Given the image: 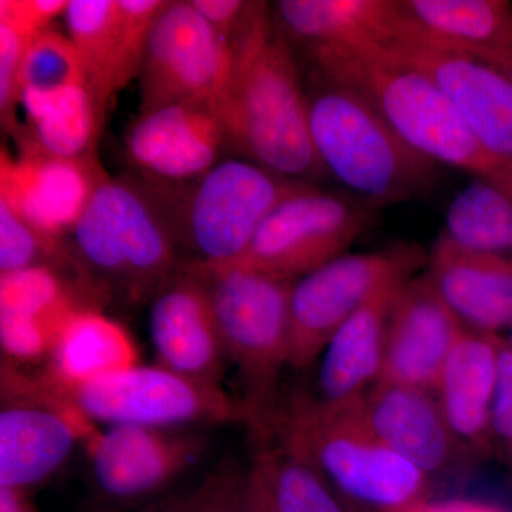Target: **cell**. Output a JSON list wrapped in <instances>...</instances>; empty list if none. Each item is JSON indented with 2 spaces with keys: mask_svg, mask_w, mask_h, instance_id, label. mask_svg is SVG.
<instances>
[{
  "mask_svg": "<svg viewBox=\"0 0 512 512\" xmlns=\"http://www.w3.org/2000/svg\"><path fill=\"white\" fill-rule=\"evenodd\" d=\"M0 512H40L32 494L0 488Z\"/></svg>",
  "mask_w": 512,
  "mask_h": 512,
  "instance_id": "74e56055",
  "label": "cell"
},
{
  "mask_svg": "<svg viewBox=\"0 0 512 512\" xmlns=\"http://www.w3.org/2000/svg\"><path fill=\"white\" fill-rule=\"evenodd\" d=\"M245 476L247 470L221 467L163 512H244Z\"/></svg>",
  "mask_w": 512,
  "mask_h": 512,
  "instance_id": "836d02e7",
  "label": "cell"
},
{
  "mask_svg": "<svg viewBox=\"0 0 512 512\" xmlns=\"http://www.w3.org/2000/svg\"><path fill=\"white\" fill-rule=\"evenodd\" d=\"M426 512H507L493 505L477 503V501L451 500L443 503L424 505Z\"/></svg>",
  "mask_w": 512,
  "mask_h": 512,
  "instance_id": "f35d334b",
  "label": "cell"
},
{
  "mask_svg": "<svg viewBox=\"0 0 512 512\" xmlns=\"http://www.w3.org/2000/svg\"><path fill=\"white\" fill-rule=\"evenodd\" d=\"M412 276L413 272L393 276L340 326L319 357L315 396H303L313 402L345 404L359 400L377 383L394 295Z\"/></svg>",
  "mask_w": 512,
  "mask_h": 512,
  "instance_id": "603a6c76",
  "label": "cell"
},
{
  "mask_svg": "<svg viewBox=\"0 0 512 512\" xmlns=\"http://www.w3.org/2000/svg\"><path fill=\"white\" fill-rule=\"evenodd\" d=\"M66 239L93 296L114 286L131 301L153 298L181 265L167 204L153 185L136 178H106Z\"/></svg>",
  "mask_w": 512,
  "mask_h": 512,
  "instance_id": "5b68a950",
  "label": "cell"
},
{
  "mask_svg": "<svg viewBox=\"0 0 512 512\" xmlns=\"http://www.w3.org/2000/svg\"><path fill=\"white\" fill-rule=\"evenodd\" d=\"M228 74V53L191 0H168L138 73V113L185 101L217 103Z\"/></svg>",
  "mask_w": 512,
  "mask_h": 512,
  "instance_id": "7c38bea8",
  "label": "cell"
},
{
  "mask_svg": "<svg viewBox=\"0 0 512 512\" xmlns=\"http://www.w3.org/2000/svg\"><path fill=\"white\" fill-rule=\"evenodd\" d=\"M451 241L471 251L512 252V194L484 178L471 177L448 205L443 229Z\"/></svg>",
  "mask_w": 512,
  "mask_h": 512,
  "instance_id": "83f0119b",
  "label": "cell"
},
{
  "mask_svg": "<svg viewBox=\"0 0 512 512\" xmlns=\"http://www.w3.org/2000/svg\"><path fill=\"white\" fill-rule=\"evenodd\" d=\"M124 153L148 184L194 183L229 153L217 103L185 101L138 113L124 134Z\"/></svg>",
  "mask_w": 512,
  "mask_h": 512,
  "instance_id": "5bb4252c",
  "label": "cell"
},
{
  "mask_svg": "<svg viewBox=\"0 0 512 512\" xmlns=\"http://www.w3.org/2000/svg\"><path fill=\"white\" fill-rule=\"evenodd\" d=\"M247 480L265 512H355L315 468L276 444L256 454Z\"/></svg>",
  "mask_w": 512,
  "mask_h": 512,
  "instance_id": "4316f807",
  "label": "cell"
},
{
  "mask_svg": "<svg viewBox=\"0 0 512 512\" xmlns=\"http://www.w3.org/2000/svg\"><path fill=\"white\" fill-rule=\"evenodd\" d=\"M244 512H265L245 476Z\"/></svg>",
  "mask_w": 512,
  "mask_h": 512,
  "instance_id": "60d3db41",
  "label": "cell"
},
{
  "mask_svg": "<svg viewBox=\"0 0 512 512\" xmlns=\"http://www.w3.org/2000/svg\"><path fill=\"white\" fill-rule=\"evenodd\" d=\"M494 456L512 470V346L500 336V365L491 416Z\"/></svg>",
  "mask_w": 512,
  "mask_h": 512,
  "instance_id": "d590c367",
  "label": "cell"
},
{
  "mask_svg": "<svg viewBox=\"0 0 512 512\" xmlns=\"http://www.w3.org/2000/svg\"><path fill=\"white\" fill-rule=\"evenodd\" d=\"M476 57L490 63L495 69L500 70L512 83V46L501 50H494V52L481 53V55Z\"/></svg>",
  "mask_w": 512,
  "mask_h": 512,
  "instance_id": "ab89813d",
  "label": "cell"
},
{
  "mask_svg": "<svg viewBox=\"0 0 512 512\" xmlns=\"http://www.w3.org/2000/svg\"><path fill=\"white\" fill-rule=\"evenodd\" d=\"M426 504L419 505V507L409 508V510L394 511V512H426V511H424V505H426Z\"/></svg>",
  "mask_w": 512,
  "mask_h": 512,
  "instance_id": "b9f144b4",
  "label": "cell"
},
{
  "mask_svg": "<svg viewBox=\"0 0 512 512\" xmlns=\"http://www.w3.org/2000/svg\"><path fill=\"white\" fill-rule=\"evenodd\" d=\"M389 39L481 55L512 46L507 0H386Z\"/></svg>",
  "mask_w": 512,
  "mask_h": 512,
  "instance_id": "7402d4cb",
  "label": "cell"
},
{
  "mask_svg": "<svg viewBox=\"0 0 512 512\" xmlns=\"http://www.w3.org/2000/svg\"><path fill=\"white\" fill-rule=\"evenodd\" d=\"M500 365V335L461 329L437 383V402L468 454L494 456L491 416Z\"/></svg>",
  "mask_w": 512,
  "mask_h": 512,
  "instance_id": "44dd1931",
  "label": "cell"
},
{
  "mask_svg": "<svg viewBox=\"0 0 512 512\" xmlns=\"http://www.w3.org/2000/svg\"><path fill=\"white\" fill-rule=\"evenodd\" d=\"M306 185L235 157L194 183L153 187L170 210L178 248L187 252L183 264L225 266L238 264L276 205Z\"/></svg>",
  "mask_w": 512,
  "mask_h": 512,
  "instance_id": "52a82bcc",
  "label": "cell"
},
{
  "mask_svg": "<svg viewBox=\"0 0 512 512\" xmlns=\"http://www.w3.org/2000/svg\"><path fill=\"white\" fill-rule=\"evenodd\" d=\"M185 266L197 275L210 298L225 355L241 384V402L251 417V429L266 436L279 407V379L289 367L293 281L239 264Z\"/></svg>",
  "mask_w": 512,
  "mask_h": 512,
  "instance_id": "8992f818",
  "label": "cell"
},
{
  "mask_svg": "<svg viewBox=\"0 0 512 512\" xmlns=\"http://www.w3.org/2000/svg\"><path fill=\"white\" fill-rule=\"evenodd\" d=\"M198 429L109 426L90 440L92 477L106 503L134 505L163 494L207 453Z\"/></svg>",
  "mask_w": 512,
  "mask_h": 512,
  "instance_id": "4fadbf2b",
  "label": "cell"
},
{
  "mask_svg": "<svg viewBox=\"0 0 512 512\" xmlns=\"http://www.w3.org/2000/svg\"><path fill=\"white\" fill-rule=\"evenodd\" d=\"M83 305L89 303L80 302L52 266L0 275V319L39 326L55 340L64 320Z\"/></svg>",
  "mask_w": 512,
  "mask_h": 512,
  "instance_id": "f546056e",
  "label": "cell"
},
{
  "mask_svg": "<svg viewBox=\"0 0 512 512\" xmlns=\"http://www.w3.org/2000/svg\"><path fill=\"white\" fill-rule=\"evenodd\" d=\"M80 84H86L82 64L66 33L50 28L30 40L20 69L19 107Z\"/></svg>",
  "mask_w": 512,
  "mask_h": 512,
  "instance_id": "4dcf8cb0",
  "label": "cell"
},
{
  "mask_svg": "<svg viewBox=\"0 0 512 512\" xmlns=\"http://www.w3.org/2000/svg\"><path fill=\"white\" fill-rule=\"evenodd\" d=\"M359 403L376 436L427 478L453 470L468 454L429 390L376 383Z\"/></svg>",
  "mask_w": 512,
  "mask_h": 512,
  "instance_id": "d6986e66",
  "label": "cell"
},
{
  "mask_svg": "<svg viewBox=\"0 0 512 512\" xmlns=\"http://www.w3.org/2000/svg\"><path fill=\"white\" fill-rule=\"evenodd\" d=\"M268 434L357 507L394 512L429 503V478L376 436L359 400L325 404L299 394L278 407Z\"/></svg>",
  "mask_w": 512,
  "mask_h": 512,
  "instance_id": "3957f363",
  "label": "cell"
},
{
  "mask_svg": "<svg viewBox=\"0 0 512 512\" xmlns=\"http://www.w3.org/2000/svg\"><path fill=\"white\" fill-rule=\"evenodd\" d=\"M376 215L343 191L306 185L276 205L238 264L298 281L348 254L350 245L372 227Z\"/></svg>",
  "mask_w": 512,
  "mask_h": 512,
  "instance_id": "30bf717a",
  "label": "cell"
},
{
  "mask_svg": "<svg viewBox=\"0 0 512 512\" xmlns=\"http://www.w3.org/2000/svg\"><path fill=\"white\" fill-rule=\"evenodd\" d=\"M136 365L127 330L96 306L83 305L64 320L42 376L53 386L72 387Z\"/></svg>",
  "mask_w": 512,
  "mask_h": 512,
  "instance_id": "cb8c5ba5",
  "label": "cell"
},
{
  "mask_svg": "<svg viewBox=\"0 0 512 512\" xmlns=\"http://www.w3.org/2000/svg\"><path fill=\"white\" fill-rule=\"evenodd\" d=\"M63 262L74 266L64 242L46 238L0 201V275Z\"/></svg>",
  "mask_w": 512,
  "mask_h": 512,
  "instance_id": "1f68e13d",
  "label": "cell"
},
{
  "mask_svg": "<svg viewBox=\"0 0 512 512\" xmlns=\"http://www.w3.org/2000/svg\"><path fill=\"white\" fill-rule=\"evenodd\" d=\"M94 424L40 377L2 362L0 488L32 494L59 473Z\"/></svg>",
  "mask_w": 512,
  "mask_h": 512,
  "instance_id": "9c48e42d",
  "label": "cell"
},
{
  "mask_svg": "<svg viewBox=\"0 0 512 512\" xmlns=\"http://www.w3.org/2000/svg\"><path fill=\"white\" fill-rule=\"evenodd\" d=\"M94 161L67 160L33 150L0 156V201L18 212L40 234L64 242L104 180Z\"/></svg>",
  "mask_w": 512,
  "mask_h": 512,
  "instance_id": "2e32d148",
  "label": "cell"
},
{
  "mask_svg": "<svg viewBox=\"0 0 512 512\" xmlns=\"http://www.w3.org/2000/svg\"><path fill=\"white\" fill-rule=\"evenodd\" d=\"M217 107L229 153L301 183L326 177L313 147L295 47L278 26L232 59Z\"/></svg>",
  "mask_w": 512,
  "mask_h": 512,
  "instance_id": "7a4b0ae2",
  "label": "cell"
},
{
  "mask_svg": "<svg viewBox=\"0 0 512 512\" xmlns=\"http://www.w3.org/2000/svg\"><path fill=\"white\" fill-rule=\"evenodd\" d=\"M379 43L397 59L427 74L484 150L512 167V83L500 70L476 56L412 40Z\"/></svg>",
  "mask_w": 512,
  "mask_h": 512,
  "instance_id": "9a60e30c",
  "label": "cell"
},
{
  "mask_svg": "<svg viewBox=\"0 0 512 512\" xmlns=\"http://www.w3.org/2000/svg\"><path fill=\"white\" fill-rule=\"evenodd\" d=\"M117 13L119 0H70L63 16L66 35L82 64L84 82L104 113L116 96L113 67Z\"/></svg>",
  "mask_w": 512,
  "mask_h": 512,
  "instance_id": "f1b7e54d",
  "label": "cell"
},
{
  "mask_svg": "<svg viewBox=\"0 0 512 512\" xmlns=\"http://www.w3.org/2000/svg\"><path fill=\"white\" fill-rule=\"evenodd\" d=\"M275 25L302 52L389 37L386 0H281Z\"/></svg>",
  "mask_w": 512,
  "mask_h": 512,
  "instance_id": "484cf974",
  "label": "cell"
},
{
  "mask_svg": "<svg viewBox=\"0 0 512 512\" xmlns=\"http://www.w3.org/2000/svg\"><path fill=\"white\" fill-rule=\"evenodd\" d=\"M311 69L362 96L421 156L484 178L512 194V167L484 150L427 74L373 40L305 52Z\"/></svg>",
  "mask_w": 512,
  "mask_h": 512,
  "instance_id": "6da1fadb",
  "label": "cell"
},
{
  "mask_svg": "<svg viewBox=\"0 0 512 512\" xmlns=\"http://www.w3.org/2000/svg\"><path fill=\"white\" fill-rule=\"evenodd\" d=\"M510 330H511V338H510V339H508V342H510V343H511V346H512V323H511V328H510Z\"/></svg>",
  "mask_w": 512,
  "mask_h": 512,
  "instance_id": "7bdbcfd3",
  "label": "cell"
},
{
  "mask_svg": "<svg viewBox=\"0 0 512 512\" xmlns=\"http://www.w3.org/2000/svg\"><path fill=\"white\" fill-rule=\"evenodd\" d=\"M50 386L92 424L168 430L225 424L252 427L239 397L231 396L222 386L178 375L157 363L127 367L77 386Z\"/></svg>",
  "mask_w": 512,
  "mask_h": 512,
  "instance_id": "ba28073f",
  "label": "cell"
},
{
  "mask_svg": "<svg viewBox=\"0 0 512 512\" xmlns=\"http://www.w3.org/2000/svg\"><path fill=\"white\" fill-rule=\"evenodd\" d=\"M67 6V0H2L0 22L32 40L52 28L55 19L64 16Z\"/></svg>",
  "mask_w": 512,
  "mask_h": 512,
  "instance_id": "8d00e7d4",
  "label": "cell"
},
{
  "mask_svg": "<svg viewBox=\"0 0 512 512\" xmlns=\"http://www.w3.org/2000/svg\"><path fill=\"white\" fill-rule=\"evenodd\" d=\"M150 333L157 365L221 386L228 363L224 342L207 291L187 266H178L154 293Z\"/></svg>",
  "mask_w": 512,
  "mask_h": 512,
  "instance_id": "ac0fdd59",
  "label": "cell"
},
{
  "mask_svg": "<svg viewBox=\"0 0 512 512\" xmlns=\"http://www.w3.org/2000/svg\"><path fill=\"white\" fill-rule=\"evenodd\" d=\"M426 274L464 328L498 335L512 323V256L471 251L440 232Z\"/></svg>",
  "mask_w": 512,
  "mask_h": 512,
  "instance_id": "ffe728a7",
  "label": "cell"
},
{
  "mask_svg": "<svg viewBox=\"0 0 512 512\" xmlns=\"http://www.w3.org/2000/svg\"><path fill=\"white\" fill-rule=\"evenodd\" d=\"M168 0H119L113 89L119 93L140 73L141 63L156 25Z\"/></svg>",
  "mask_w": 512,
  "mask_h": 512,
  "instance_id": "d6a6232c",
  "label": "cell"
},
{
  "mask_svg": "<svg viewBox=\"0 0 512 512\" xmlns=\"http://www.w3.org/2000/svg\"><path fill=\"white\" fill-rule=\"evenodd\" d=\"M30 40L0 22V119L6 133L19 128L20 69Z\"/></svg>",
  "mask_w": 512,
  "mask_h": 512,
  "instance_id": "e575fe53",
  "label": "cell"
},
{
  "mask_svg": "<svg viewBox=\"0 0 512 512\" xmlns=\"http://www.w3.org/2000/svg\"><path fill=\"white\" fill-rule=\"evenodd\" d=\"M426 262L419 245L399 244L383 251L338 256L293 282L289 367H312L340 326L380 286L404 272L416 274Z\"/></svg>",
  "mask_w": 512,
  "mask_h": 512,
  "instance_id": "8fae6325",
  "label": "cell"
},
{
  "mask_svg": "<svg viewBox=\"0 0 512 512\" xmlns=\"http://www.w3.org/2000/svg\"><path fill=\"white\" fill-rule=\"evenodd\" d=\"M461 329L463 325L440 298L426 272L407 279L397 289L390 308L377 383L436 392Z\"/></svg>",
  "mask_w": 512,
  "mask_h": 512,
  "instance_id": "e0dca14e",
  "label": "cell"
},
{
  "mask_svg": "<svg viewBox=\"0 0 512 512\" xmlns=\"http://www.w3.org/2000/svg\"><path fill=\"white\" fill-rule=\"evenodd\" d=\"M305 93L313 147L345 194L379 212L429 190L439 164L410 147L362 96L313 69Z\"/></svg>",
  "mask_w": 512,
  "mask_h": 512,
  "instance_id": "277c9868",
  "label": "cell"
},
{
  "mask_svg": "<svg viewBox=\"0 0 512 512\" xmlns=\"http://www.w3.org/2000/svg\"><path fill=\"white\" fill-rule=\"evenodd\" d=\"M25 123L13 134L18 150H33L67 160L94 161L104 113L86 84L52 99L22 107Z\"/></svg>",
  "mask_w": 512,
  "mask_h": 512,
  "instance_id": "d4e9b609",
  "label": "cell"
}]
</instances>
